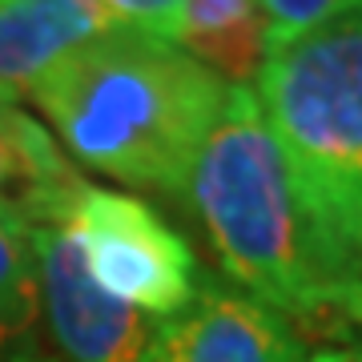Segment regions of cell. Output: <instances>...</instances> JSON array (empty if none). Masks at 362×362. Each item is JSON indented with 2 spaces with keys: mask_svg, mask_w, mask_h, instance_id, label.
<instances>
[{
  "mask_svg": "<svg viewBox=\"0 0 362 362\" xmlns=\"http://www.w3.org/2000/svg\"><path fill=\"white\" fill-rule=\"evenodd\" d=\"M40 278V322L57 362H149L157 318L117 302L89 278L65 230H28Z\"/></svg>",
  "mask_w": 362,
  "mask_h": 362,
  "instance_id": "obj_5",
  "label": "cell"
},
{
  "mask_svg": "<svg viewBox=\"0 0 362 362\" xmlns=\"http://www.w3.org/2000/svg\"><path fill=\"white\" fill-rule=\"evenodd\" d=\"M113 28H129V33H149V37L169 40L173 16H177L181 0H97Z\"/></svg>",
  "mask_w": 362,
  "mask_h": 362,
  "instance_id": "obj_12",
  "label": "cell"
},
{
  "mask_svg": "<svg viewBox=\"0 0 362 362\" xmlns=\"http://www.w3.org/2000/svg\"><path fill=\"white\" fill-rule=\"evenodd\" d=\"M169 45L226 85H254L270 57V21L258 0H181Z\"/></svg>",
  "mask_w": 362,
  "mask_h": 362,
  "instance_id": "obj_9",
  "label": "cell"
},
{
  "mask_svg": "<svg viewBox=\"0 0 362 362\" xmlns=\"http://www.w3.org/2000/svg\"><path fill=\"white\" fill-rule=\"evenodd\" d=\"M113 33L97 0H8L0 8V101H28V93L73 49Z\"/></svg>",
  "mask_w": 362,
  "mask_h": 362,
  "instance_id": "obj_7",
  "label": "cell"
},
{
  "mask_svg": "<svg viewBox=\"0 0 362 362\" xmlns=\"http://www.w3.org/2000/svg\"><path fill=\"white\" fill-rule=\"evenodd\" d=\"M57 230L69 233L85 270L109 298L165 322L194 302L202 286L189 242L129 189L81 177L61 206Z\"/></svg>",
  "mask_w": 362,
  "mask_h": 362,
  "instance_id": "obj_4",
  "label": "cell"
},
{
  "mask_svg": "<svg viewBox=\"0 0 362 362\" xmlns=\"http://www.w3.org/2000/svg\"><path fill=\"white\" fill-rule=\"evenodd\" d=\"M185 197L230 286L294 326L362 330V290L318 258L254 85H230Z\"/></svg>",
  "mask_w": 362,
  "mask_h": 362,
  "instance_id": "obj_2",
  "label": "cell"
},
{
  "mask_svg": "<svg viewBox=\"0 0 362 362\" xmlns=\"http://www.w3.org/2000/svg\"><path fill=\"white\" fill-rule=\"evenodd\" d=\"M4 4H8V0H0V8H4Z\"/></svg>",
  "mask_w": 362,
  "mask_h": 362,
  "instance_id": "obj_15",
  "label": "cell"
},
{
  "mask_svg": "<svg viewBox=\"0 0 362 362\" xmlns=\"http://www.w3.org/2000/svg\"><path fill=\"white\" fill-rule=\"evenodd\" d=\"M254 97L322 266L362 290V0L270 49Z\"/></svg>",
  "mask_w": 362,
  "mask_h": 362,
  "instance_id": "obj_3",
  "label": "cell"
},
{
  "mask_svg": "<svg viewBox=\"0 0 362 362\" xmlns=\"http://www.w3.org/2000/svg\"><path fill=\"white\" fill-rule=\"evenodd\" d=\"M149 362H310V346L258 298L202 274L194 302L157 322Z\"/></svg>",
  "mask_w": 362,
  "mask_h": 362,
  "instance_id": "obj_6",
  "label": "cell"
},
{
  "mask_svg": "<svg viewBox=\"0 0 362 362\" xmlns=\"http://www.w3.org/2000/svg\"><path fill=\"white\" fill-rule=\"evenodd\" d=\"M266 21H270V49L286 45V40L310 33L314 25H322L342 8L358 4V0H258Z\"/></svg>",
  "mask_w": 362,
  "mask_h": 362,
  "instance_id": "obj_11",
  "label": "cell"
},
{
  "mask_svg": "<svg viewBox=\"0 0 362 362\" xmlns=\"http://www.w3.org/2000/svg\"><path fill=\"white\" fill-rule=\"evenodd\" d=\"M81 173L25 105L0 101V221L37 230L57 226Z\"/></svg>",
  "mask_w": 362,
  "mask_h": 362,
  "instance_id": "obj_8",
  "label": "cell"
},
{
  "mask_svg": "<svg viewBox=\"0 0 362 362\" xmlns=\"http://www.w3.org/2000/svg\"><path fill=\"white\" fill-rule=\"evenodd\" d=\"M40 350V278L33 238L0 221V362H21Z\"/></svg>",
  "mask_w": 362,
  "mask_h": 362,
  "instance_id": "obj_10",
  "label": "cell"
},
{
  "mask_svg": "<svg viewBox=\"0 0 362 362\" xmlns=\"http://www.w3.org/2000/svg\"><path fill=\"white\" fill-rule=\"evenodd\" d=\"M226 97L177 45L129 28L73 49L28 93L69 161L165 197H185Z\"/></svg>",
  "mask_w": 362,
  "mask_h": 362,
  "instance_id": "obj_1",
  "label": "cell"
},
{
  "mask_svg": "<svg viewBox=\"0 0 362 362\" xmlns=\"http://www.w3.org/2000/svg\"><path fill=\"white\" fill-rule=\"evenodd\" d=\"M21 362H57L52 354H45V350H37V354H28V358H21Z\"/></svg>",
  "mask_w": 362,
  "mask_h": 362,
  "instance_id": "obj_14",
  "label": "cell"
},
{
  "mask_svg": "<svg viewBox=\"0 0 362 362\" xmlns=\"http://www.w3.org/2000/svg\"><path fill=\"white\" fill-rule=\"evenodd\" d=\"M310 362H362V334L342 338V342H334V346L310 350Z\"/></svg>",
  "mask_w": 362,
  "mask_h": 362,
  "instance_id": "obj_13",
  "label": "cell"
}]
</instances>
